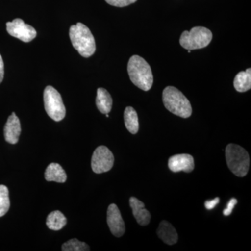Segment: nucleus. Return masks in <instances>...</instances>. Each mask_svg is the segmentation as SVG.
I'll use <instances>...</instances> for the list:
<instances>
[{
	"label": "nucleus",
	"instance_id": "nucleus-1",
	"mask_svg": "<svg viewBox=\"0 0 251 251\" xmlns=\"http://www.w3.org/2000/svg\"><path fill=\"white\" fill-rule=\"evenodd\" d=\"M128 73L130 80L138 88L149 91L153 85V74L148 62L138 55L130 57L128 63Z\"/></svg>",
	"mask_w": 251,
	"mask_h": 251
},
{
	"label": "nucleus",
	"instance_id": "nucleus-13",
	"mask_svg": "<svg viewBox=\"0 0 251 251\" xmlns=\"http://www.w3.org/2000/svg\"><path fill=\"white\" fill-rule=\"evenodd\" d=\"M157 235L168 245H174L178 241L176 229L168 221H163L157 229Z\"/></svg>",
	"mask_w": 251,
	"mask_h": 251
},
{
	"label": "nucleus",
	"instance_id": "nucleus-6",
	"mask_svg": "<svg viewBox=\"0 0 251 251\" xmlns=\"http://www.w3.org/2000/svg\"><path fill=\"white\" fill-rule=\"evenodd\" d=\"M44 100L46 111L54 121H61L65 117L66 108L62 97L52 86L46 87Z\"/></svg>",
	"mask_w": 251,
	"mask_h": 251
},
{
	"label": "nucleus",
	"instance_id": "nucleus-10",
	"mask_svg": "<svg viewBox=\"0 0 251 251\" xmlns=\"http://www.w3.org/2000/svg\"><path fill=\"white\" fill-rule=\"evenodd\" d=\"M168 167L173 173H191L194 170V158L186 153L175 155L168 160Z\"/></svg>",
	"mask_w": 251,
	"mask_h": 251
},
{
	"label": "nucleus",
	"instance_id": "nucleus-12",
	"mask_svg": "<svg viewBox=\"0 0 251 251\" xmlns=\"http://www.w3.org/2000/svg\"><path fill=\"white\" fill-rule=\"evenodd\" d=\"M129 203L133 216L138 224L145 226L150 224L151 214L145 209V204L135 197L130 198Z\"/></svg>",
	"mask_w": 251,
	"mask_h": 251
},
{
	"label": "nucleus",
	"instance_id": "nucleus-14",
	"mask_svg": "<svg viewBox=\"0 0 251 251\" xmlns=\"http://www.w3.org/2000/svg\"><path fill=\"white\" fill-rule=\"evenodd\" d=\"M45 179L48 181H55L64 183L67 181V176L62 167L58 163H50L46 168Z\"/></svg>",
	"mask_w": 251,
	"mask_h": 251
},
{
	"label": "nucleus",
	"instance_id": "nucleus-5",
	"mask_svg": "<svg viewBox=\"0 0 251 251\" xmlns=\"http://www.w3.org/2000/svg\"><path fill=\"white\" fill-rule=\"evenodd\" d=\"M212 33L209 29L203 27H193L191 31H184L180 37V44L185 49H204L212 40Z\"/></svg>",
	"mask_w": 251,
	"mask_h": 251
},
{
	"label": "nucleus",
	"instance_id": "nucleus-9",
	"mask_svg": "<svg viewBox=\"0 0 251 251\" xmlns=\"http://www.w3.org/2000/svg\"><path fill=\"white\" fill-rule=\"evenodd\" d=\"M107 223L112 234L117 237H120L125 234V224L122 219L118 206L111 204L107 211Z\"/></svg>",
	"mask_w": 251,
	"mask_h": 251
},
{
	"label": "nucleus",
	"instance_id": "nucleus-15",
	"mask_svg": "<svg viewBox=\"0 0 251 251\" xmlns=\"http://www.w3.org/2000/svg\"><path fill=\"white\" fill-rule=\"evenodd\" d=\"M96 104L99 111L103 114H108L111 111L112 107V99L108 91L104 88L97 90V97Z\"/></svg>",
	"mask_w": 251,
	"mask_h": 251
},
{
	"label": "nucleus",
	"instance_id": "nucleus-18",
	"mask_svg": "<svg viewBox=\"0 0 251 251\" xmlns=\"http://www.w3.org/2000/svg\"><path fill=\"white\" fill-rule=\"evenodd\" d=\"M67 223V218L59 211H52L46 219L48 227L54 231L60 230L66 226Z\"/></svg>",
	"mask_w": 251,
	"mask_h": 251
},
{
	"label": "nucleus",
	"instance_id": "nucleus-22",
	"mask_svg": "<svg viewBox=\"0 0 251 251\" xmlns=\"http://www.w3.org/2000/svg\"><path fill=\"white\" fill-rule=\"evenodd\" d=\"M237 204V200L236 198H232L227 203V207L224 210V215L228 216L230 215L233 211L234 206Z\"/></svg>",
	"mask_w": 251,
	"mask_h": 251
},
{
	"label": "nucleus",
	"instance_id": "nucleus-20",
	"mask_svg": "<svg viewBox=\"0 0 251 251\" xmlns=\"http://www.w3.org/2000/svg\"><path fill=\"white\" fill-rule=\"evenodd\" d=\"M63 251H88L90 248L85 242H80L77 239H73L64 243L62 247Z\"/></svg>",
	"mask_w": 251,
	"mask_h": 251
},
{
	"label": "nucleus",
	"instance_id": "nucleus-2",
	"mask_svg": "<svg viewBox=\"0 0 251 251\" xmlns=\"http://www.w3.org/2000/svg\"><path fill=\"white\" fill-rule=\"evenodd\" d=\"M69 36L74 49L77 50L81 56L90 57L96 51L94 36L87 26L82 23L72 25L69 30Z\"/></svg>",
	"mask_w": 251,
	"mask_h": 251
},
{
	"label": "nucleus",
	"instance_id": "nucleus-7",
	"mask_svg": "<svg viewBox=\"0 0 251 251\" xmlns=\"http://www.w3.org/2000/svg\"><path fill=\"white\" fill-rule=\"evenodd\" d=\"M113 153L107 147L99 146L94 150L92 157V171L97 174L110 171L113 167Z\"/></svg>",
	"mask_w": 251,
	"mask_h": 251
},
{
	"label": "nucleus",
	"instance_id": "nucleus-17",
	"mask_svg": "<svg viewBox=\"0 0 251 251\" xmlns=\"http://www.w3.org/2000/svg\"><path fill=\"white\" fill-rule=\"evenodd\" d=\"M125 123L127 130L132 134H136L139 130L138 114L132 107H127L125 110Z\"/></svg>",
	"mask_w": 251,
	"mask_h": 251
},
{
	"label": "nucleus",
	"instance_id": "nucleus-23",
	"mask_svg": "<svg viewBox=\"0 0 251 251\" xmlns=\"http://www.w3.org/2000/svg\"><path fill=\"white\" fill-rule=\"evenodd\" d=\"M220 200L219 198H214V199L211 200V201H206L204 203V206H205L206 209L208 210H211V209L215 208V206L219 204Z\"/></svg>",
	"mask_w": 251,
	"mask_h": 251
},
{
	"label": "nucleus",
	"instance_id": "nucleus-16",
	"mask_svg": "<svg viewBox=\"0 0 251 251\" xmlns=\"http://www.w3.org/2000/svg\"><path fill=\"white\" fill-rule=\"evenodd\" d=\"M234 87L239 92H246L251 88V69L239 72L234 80Z\"/></svg>",
	"mask_w": 251,
	"mask_h": 251
},
{
	"label": "nucleus",
	"instance_id": "nucleus-25",
	"mask_svg": "<svg viewBox=\"0 0 251 251\" xmlns=\"http://www.w3.org/2000/svg\"><path fill=\"white\" fill-rule=\"evenodd\" d=\"M105 116H106L107 117H109L108 114H105Z\"/></svg>",
	"mask_w": 251,
	"mask_h": 251
},
{
	"label": "nucleus",
	"instance_id": "nucleus-3",
	"mask_svg": "<svg viewBox=\"0 0 251 251\" xmlns=\"http://www.w3.org/2000/svg\"><path fill=\"white\" fill-rule=\"evenodd\" d=\"M163 101L167 110L176 116L188 118L192 114L189 100L182 92L173 86H168L163 90Z\"/></svg>",
	"mask_w": 251,
	"mask_h": 251
},
{
	"label": "nucleus",
	"instance_id": "nucleus-4",
	"mask_svg": "<svg viewBox=\"0 0 251 251\" xmlns=\"http://www.w3.org/2000/svg\"><path fill=\"white\" fill-rule=\"evenodd\" d=\"M227 166L239 177L247 175L250 166V157L245 149L235 144H229L226 148Z\"/></svg>",
	"mask_w": 251,
	"mask_h": 251
},
{
	"label": "nucleus",
	"instance_id": "nucleus-19",
	"mask_svg": "<svg viewBox=\"0 0 251 251\" xmlns=\"http://www.w3.org/2000/svg\"><path fill=\"white\" fill-rule=\"evenodd\" d=\"M9 208V189L4 185H0V217L4 216Z\"/></svg>",
	"mask_w": 251,
	"mask_h": 251
},
{
	"label": "nucleus",
	"instance_id": "nucleus-8",
	"mask_svg": "<svg viewBox=\"0 0 251 251\" xmlns=\"http://www.w3.org/2000/svg\"><path fill=\"white\" fill-rule=\"evenodd\" d=\"M6 30L10 35L17 38L23 42H30L36 36L35 29L25 24L20 18H16L12 22L6 23Z\"/></svg>",
	"mask_w": 251,
	"mask_h": 251
},
{
	"label": "nucleus",
	"instance_id": "nucleus-24",
	"mask_svg": "<svg viewBox=\"0 0 251 251\" xmlns=\"http://www.w3.org/2000/svg\"><path fill=\"white\" fill-rule=\"evenodd\" d=\"M4 62H3L2 57L0 54V83L2 82L4 79Z\"/></svg>",
	"mask_w": 251,
	"mask_h": 251
},
{
	"label": "nucleus",
	"instance_id": "nucleus-21",
	"mask_svg": "<svg viewBox=\"0 0 251 251\" xmlns=\"http://www.w3.org/2000/svg\"><path fill=\"white\" fill-rule=\"evenodd\" d=\"M137 0H105L108 4L117 7H125L128 5L133 4Z\"/></svg>",
	"mask_w": 251,
	"mask_h": 251
},
{
	"label": "nucleus",
	"instance_id": "nucleus-11",
	"mask_svg": "<svg viewBox=\"0 0 251 251\" xmlns=\"http://www.w3.org/2000/svg\"><path fill=\"white\" fill-rule=\"evenodd\" d=\"M4 138L6 141L10 144H16L19 140L21 133V126L19 119L13 112L8 118L4 126Z\"/></svg>",
	"mask_w": 251,
	"mask_h": 251
}]
</instances>
